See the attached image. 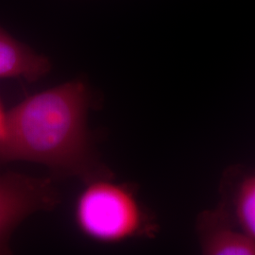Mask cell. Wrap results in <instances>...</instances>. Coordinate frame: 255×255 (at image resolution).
<instances>
[{
	"label": "cell",
	"mask_w": 255,
	"mask_h": 255,
	"mask_svg": "<svg viewBox=\"0 0 255 255\" xmlns=\"http://www.w3.org/2000/svg\"><path fill=\"white\" fill-rule=\"evenodd\" d=\"M90 94L80 80L39 92L8 112L0 161L43 164L62 177L85 182L114 178L101 163L87 129Z\"/></svg>",
	"instance_id": "1"
},
{
	"label": "cell",
	"mask_w": 255,
	"mask_h": 255,
	"mask_svg": "<svg viewBox=\"0 0 255 255\" xmlns=\"http://www.w3.org/2000/svg\"><path fill=\"white\" fill-rule=\"evenodd\" d=\"M101 178L86 182L75 205L79 230L94 241L115 244L148 237L155 226L132 187Z\"/></svg>",
	"instance_id": "2"
},
{
	"label": "cell",
	"mask_w": 255,
	"mask_h": 255,
	"mask_svg": "<svg viewBox=\"0 0 255 255\" xmlns=\"http://www.w3.org/2000/svg\"><path fill=\"white\" fill-rule=\"evenodd\" d=\"M59 202V193L49 179L0 174V255L9 254V238L24 219L52 210Z\"/></svg>",
	"instance_id": "3"
},
{
	"label": "cell",
	"mask_w": 255,
	"mask_h": 255,
	"mask_svg": "<svg viewBox=\"0 0 255 255\" xmlns=\"http://www.w3.org/2000/svg\"><path fill=\"white\" fill-rule=\"evenodd\" d=\"M51 69V63L0 27V79L36 82Z\"/></svg>",
	"instance_id": "4"
},
{
	"label": "cell",
	"mask_w": 255,
	"mask_h": 255,
	"mask_svg": "<svg viewBox=\"0 0 255 255\" xmlns=\"http://www.w3.org/2000/svg\"><path fill=\"white\" fill-rule=\"evenodd\" d=\"M202 240V254L206 255H255V240L240 229L221 226Z\"/></svg>",
	"instance_id": "5"
},
{
	"label": "cell",
	"mask_w": 255,
	"mask_h": 255,
	"mask_svg": "<svg viewBox=\"0 0 255 255\" xmlns=\"http://www.w3.org/2000/svg\"><path fill=\"white\" fill-rule=\"evenodd\" d=\"M235 216L239 229L255 240V175L240 183L235 198Z\"/></svg>",
	"instance_id": "6"
},
{
	"label": "cell",
	"mask_w": 255,
	"mask_h": 255,
	"mask_svg": "<svg viewBox=\"0 0 255 255\" xmlns=\"http://www.w3.org/2000/svg\"><path fill=\"white\" fill-rule=\"evenodd\" d=\"M7 119L8 112L4 109V106L0 101V141H2L7 133Z\"/></svg>",
	"instance_id": "7"
}]
</instances>
